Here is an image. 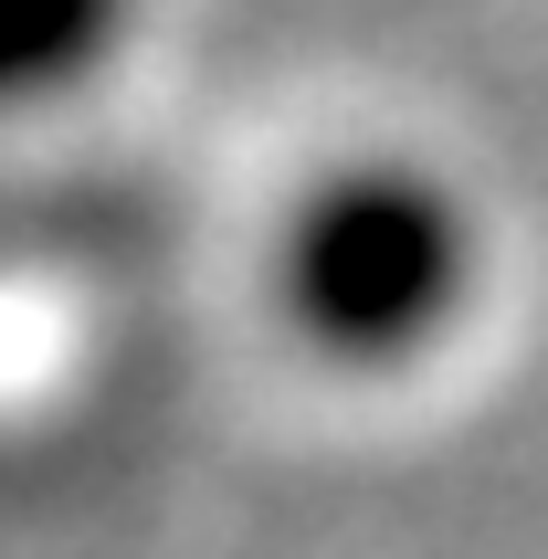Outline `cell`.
Instances as JSON below:
<instances>
[{"instance_id": "7a4b0ae2", "label": "cell", "mask_w": 548, "mask_h": 559, "mask_svg": "<svg viewBox=\"0 0 548 559\" xmlns=\"http://www.w3.org/2000/svg\"><path fill=\"white\" fill-rule=\"evenodd\" d=\"M127 43V0H0V127L85 85Z\"/></svg>"}, {"instance_id": "6da1fadb", "label": "cell", "mask_w": 548, "mask_h": 559, "mask_svg": "<svg viewBox=\"0 0 548 559\" xmlns=\"http://www.w3.org/2000/svg\"><path fill=\"white\" fill-rule=\"evenodd\" d=\"M464 285H475V222L412 158L327 169L274 233V307H285V328L317 359H348V370L422 359L464 317Z\"/></svg>"}, {"instance_id": "3957f363", "label": "cell", "mask_w": 548, "mask_h": 559, "mask_svg": "<svg viewBox=\"0 0 548 559\" xmlns=\"http://www.w3.org/2000/svg\"><path fill=\"white\" fill-rule=\"evenodd\" d=\"M32 243H43V233H32ZM11 253H22V233H11V212H0V264H11Z\"/></svg>"}]
</instances>
